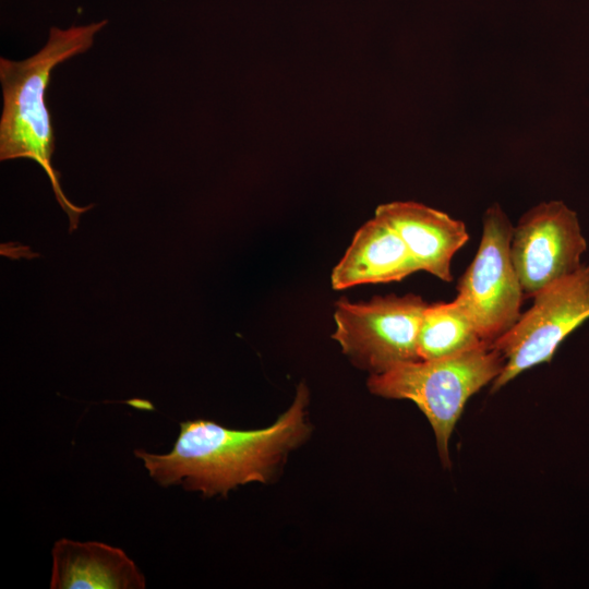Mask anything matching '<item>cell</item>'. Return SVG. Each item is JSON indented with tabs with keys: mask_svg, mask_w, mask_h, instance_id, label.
I'll list each match as a JSON object with an SVG mask.
<instances>
[{
	"mask_svg": "<svg viewBox=\"0 0 589 589\" xmlns=\"http://www.w3.org/2000/svg\"><path fill=\"white\" fill-rule=\"evenodd\" d=\"M309 389L300 383L290 407L263 429L233 430L209 420L180 423L171 452H134L151 478L163 486L181 484L204 496H224L251 482H269L288 454L310 435Z\"/></svg>",
	"mask_w": 589,
	"mask_h": 589,
	"instance_id": "6da1fadb",
	"label": "cell"
},
{
	"mask_svg": "<svg viewBox=\"0 0 589 589\" xmlns=\"http://www.w3.org/2000/svg\"><path fill=\"white\" fill-rule=\"evenodd\" d=\"M107 20L67 29L51 27L45 46L22 61L0 58V82L3 109L0 120V159L29 158L48 176L55 196L67 213L70 231L76 229L80 216L92 205L72 204L60 185L53 168L55 134L45 95L51 72L60 63L87 51L95 35Z\"/></svg>",
	"mask_w": 589,
	"mask_h": 589,
	"instance_id": "7a4b0ae2",
	"label": "cell"
},
{
	"mask_svg": "<svg viewBox=\"0 0 589 589\" xmlns=\"http://www.w3.org/2000/svg\"><path fill=\"white\" fill-rule=\"evenodd\" d=\"M504 358L492 345L437 360L406 362L371 374L369 390L389 399L414 402L429 420L444 467L450 466L448 443L468 399L498 376Z\"/></svg>",
	"mask_w": 589,
	"mask_h": 589,
	"instance_id": "3957f363",
	"label": "cell"
},
{
	"mask_svg": "<svg viewBox=\"0 0 589 589\" xmlns=\"http://www.w3.org/2000/svg\"><path fill=\"white\" fill-rule=\"evenodd\" d=\"M420 296H376L335 304L333 338L351 362L371 374L418 361V334L428 306Z\"/></svg>",
	"mask_w": 589,
	"mask_h": 589,
	"instance_id": "277c9868",
	"label": "cell"
},
{
	"mask_svg": "<svg viewBox=\"0 0 589 589\" xmlns=\"http://www.w3.org/2000/svg\"><path fill=\"white\" fill-rule=\"evenodd\" d=\"M532 298V306L492 344L505 361L492 392L524 371L550 362L560 344L589 318V265L551 283Z\"/></svg>",
	"mask_w": 589,
	"mask_h": 589,
	"instance_id": "5b68a950",
	"label": "cell"
},
{
	"mask_svg": "<svg viewBox=\"0 0 589 589\" xmlns=\"http://www.w3.org/2000/svg\"><path fill=\"white\" fill-rule=\"evenodd\" d=\"M513 229L498 204L486 209L480 245L457 286L456 300L489 345L506 334L521 315L525 296L510 257Z\"/></svg>",
	"mask_w": 589,
	"mask_h": 589,
	"instance_id": "8992f818",
	"label": "cell"
},
{
	"mask_svg": "<svg viewBox=\"0 0 589 589\" xmlns=\"http://www.w3.org/2000/svg\"><path fill=\"white\" fill-rule=\"evenodd\" d=\"M587 241L577 214L562 201L540 203L513 229L510 257L525 297L582 266Z\"/></svg>",
	"mask_w": 589,
	"mask_h": 589,
	"instance_id": "52a82bcc",
	"label": "cell"
},
{
	"mask_svg": "<svg viewBox=\"0 0 589 589\" xmlns=\"http://www.w3.org/2000/svg\"><path fill=\"white\" fill-rule=\"evenodd\" d=\"M375 216L398 232L420 271L452 280V259L469 238L462 221L416 202L382 204Z\"/></svg>",
	"mask_w": 589,
	"mask_h": 589,
	"instance_id": "ba28073f",
	"label": "cell"
},
{
	"mask_svg": "<svg viewBox=\"0 0 589 589\" xmlns=\"http://www.w3.org/2000/svg\"><path fill=\"white\" fill-rule=\"evenodd\" d=\"M420 271L398 232L374 216L354 233L330 275L333 289L362 284L398 281Z\"/></svg>",
	"mask_w": 589,
	"mask_h": 589,
	"instance_id": "9c48e42d",
	"label": "cell"
},
{
	"mask_svg": "<svg viewBox=\"0 0 589 589\" xmlns=\"http://www.w3.org/2000/svg\"><path fill=\"white\" fill-rule=\"evenodd\" d=\"M51 589H143L145 577L120 549L60 539L52 551Z\"/></svg>",
	"mask_w": 589,
	"mask_h": 589,
	"instance_id": "30bf717a",
	"label": "cell"
},
{
	"mask_svg": "<svg viewBox=\"0 0 589 589\" xmlns=\"http://www.w3.org/2000/svg\"><path fill=\"white\" fill-rule=\"evenodd\" d=\"M489 345L480 337L473 322L455 299L425 308L418 334L420 360H437Z\"/></svg>",
	"mask_w": 589,
	"mask_h": 589,
	"instance_id": "8fae6325",
	"label": "cell"
}]
</instances>
